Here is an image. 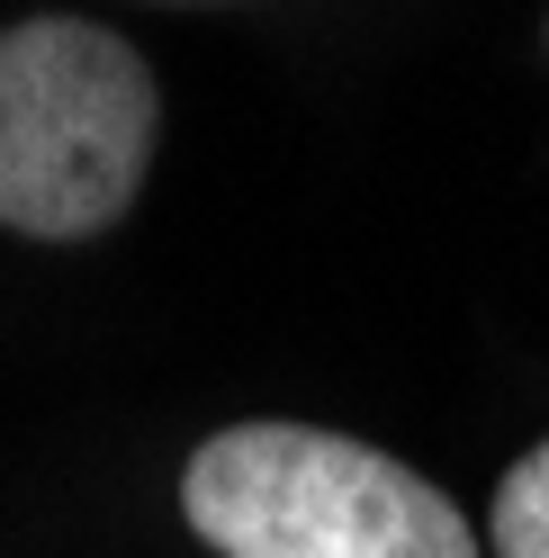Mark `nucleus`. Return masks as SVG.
<instances>
[{
	"mask_svg": "<svg viewBox=\"0 0 549 558\" xmlns=\"http://www.w3.org/2000/svg\"><path fill=\"white\" fill-rule=\"evenodd\" d=\"M181 513L225 558H477L432 477L316 424H234L198 441Z\"/></svg>",
	"mask_w": 549,
	"mask_h": 558,
	"instance_id": "1",
	"label": "nucleus"
},
{
	"mask_svg": "<svg viewBox=\"0 0 549 558\" xmlns=\"http://www.w3.org/2000/svg\"><path fill=\"white\" fill-rule=\"evenodd\" d=\"M154 73L118 27L19 19L0 27V226L82 243L126 217L154 162Z\"/></svg>",
	"mask_w": 549,
	"mask_h": 558,
	"instance_id": "2",
	"label": "nucleus"
},
{
	"mask_svg": "<svg viewBox=\"0 0 549 558\" xmlns=\"http://www.w3.org/2000/svg\"><path fill=\"white\" fill-rule=\"evenodd\" d=\"M496 549L504 558H549V441L523 450L496 486Z\"/></svg>",
	"mask_w": 549,
	"mask_h": 558,
	"instance_id": "3",
	"label": "nucleus"
}]
</instances>
